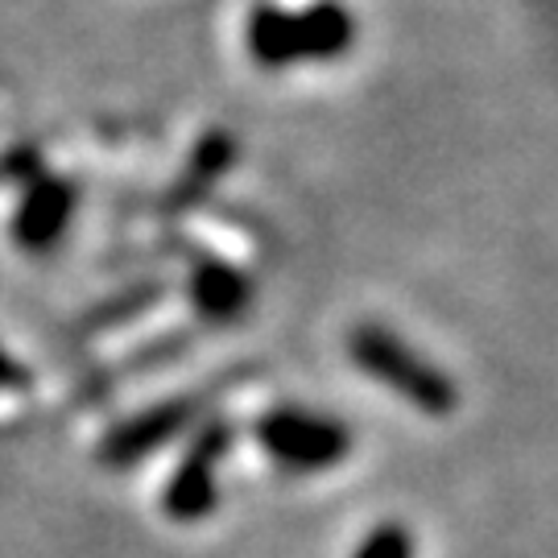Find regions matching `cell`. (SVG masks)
I'll list each match as a JSON object with an SVG mask.
<instances>
[{"label":"cell","mask_w":558,"mask_h":558,"mask_svg":"<svg viewBox=\"0 0 558 558\" xmlns=\"http://www.w3.org/2000/svg\"><path fill=\"white\" fill-rule=\"evenodd\" d=\"M348 352L377 385L393 389L401 401L418 405L422 414L451 418L459 410V385L451 380V373H442L439 364H430L422 352H414L389 327H377V323L356 327L348 339Z\"/></svg>","instance_id":"cell-1"},{"label":"cell","mask_w":558,"mask_h":558,"mask_svg":"<svg viewBox=\"0 0 558 558\" xmlns=\"http://www.w3.org/2000/svg\"><path fill=\"white\" fill-rule=\"evenodd\" d=\"M257 442L286 472H327L352 456V430L343 422L299 405L269 410L257 422Z\"/></svg>","instance_id":"cell-2"},{"label":"cell","mask_w":558,"mask_h":558,"mask_svg":"<svg viewBox=\"0 0 558 558\" xmlns=\"http://www.w3.org/2000/svg\"><path fill=\"white\" fill-rule=\"evenodd\" d=\"M228 447H232V426L207 422L174 468V480L166 484V497H161L166 518L179 521V525H195V521L211 518V509L220 505V463L228 456Z\"/></svg>","instance_id":"cell-3"},{"label":"cell","mask_w":558,"mask_h":558,"mask_svg":"<svg viewBox=\"0 0 558 558\" xmlns=\"http://www.w3.org/2000/svg\"><path fill=\"white\" fill-rule=\"evenodd\" d=\"M195 410H199V401H191V398L161 401L154 410H141V414H133L129 422H120L117 430L104 435L100 463H108V468H129V463H137V459L154 456V451H161L174 435H182V430L195 422Z\"/></svg>","instance_id":"cell-4"},{"label":"cell","mask_w":558,"mask_h":558,"mask_svg":"<svg viewBox=\"0 0 558 558\" xmlns=\"http://www.w3.org/2000/svg\"><path fill=\"white\" fill-rule=\"evenodd\" d=\"M356 558H414V534L401 521H385L360 542Z\"/></svg>","instance_id":"cell-5"},{"label":"cell","mask_w":558,"mask_h":558,"mask_svg":"<svg viewBox=\"0 0 558 558\" xmlns=\"http://www.w3.org/2000/svg\"><path fill=\"white\" fill-rule=\"evenodd\" d=\"M199 302L203 311L216 319H228V315H236L240 306H244V286L236 278H228V274H207L199 281Z\"/></svg>","instance_id":"cell-6"},{"label":"cell","mask_w":558,"mask_h":558,"mask_svg":"<svg viewBox=\"0 0 558 558\" xmlns=\"http://www.w3.org/2000/svg\"><path fill=\"white\" fill-rule=\"evenodd\" d=\"M29 385V373H25V364L13 360L4 348H0V393H13V389H25Z\"/></svg>","instance_id":"cell-7"}]
</instances>
